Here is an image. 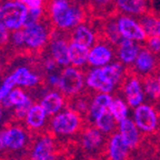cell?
<instances>
[{
	"label": "cell",
	"mask_w": 160,
	"mask_h": 160,
	"mask_svg": "<svg viewBox=\"0 0 160 160\" xmlns=\"http://www.w3.org/2000/svg\"><path fill=\"white\" fill-rule=\"evenodd\" d=\"M47 9L53 27L61 31L72 30L85 21V9L70 0H49Z\"/></svg>",
	"instance_id": "1"
},
{
	"label": "cell",
	"mask_w": 160,
	"mask_h": 160,
	"mask_svg": "<svg viewBox=\"0 0 160 160\" xmlns=\"http://www.w3.org/2000/svg\"><path fill=\"white\" fill-rule=\"evenodd\" d=\"M55 29L56 28L53 27L49 17L41 20L39 22L23 27L26 49L30 50L32 52L41 51L46 47V45L49 43Z\"/></svg>",
	"instance_id": "2"
},
{
	"label": "cell",
	"mask_w": 160,
	"mask_h": 160,
	"mask_svg": "<svg viewBox=\"0 0 160 160\" xmlns=\"http://www.w3.org/2000/svg\"><path fill=\"white\" fill-rule=\"evenodd\" d=\"M28 9L26 3L18 0H5L0 8V22L10 31L21 29L25 26Z\"/></svg>",
	"instance_id": "3"
},
{
	"label": "cell",
	"mask_w": 160,
	"mask_h": 160,
	"mask_svg": "<svg viewBox=\"0 0 160 160\" xmlns=\"http://www.w3.org/2000/svg\"><path fill=\"white\" fill-rule=\"evenodd\" d=\"M81 127V117L72 109L61 110L57 115L52 116L49 122L50 131L53 135L67 136L75 135Z\"/></svg>",
	"instance_id": "4"
},
{
	"label": "cell",
	"mask_w": 160,
	"mask_h": 160,
	"mask_svg": "<svg viewBox=\"0 0 160 160\" xmlns=\"http://www.w3.org/2000/svg\"><path fill=\"white\" fill-rule=\"evenodd\" d=\"M86 83V78L83 72L75 66L63 67L60 72V81L58 90L61 91L66 97L72 98L78 96Z\"/></svg>",
	"instance_id": "5"
},
{
	"label": "cell",
	"mask_w": 160,
	"mask_h": 160,
	"mask_svg": "<svg viewBox=\"0 0 160 160\" xmlns=\"http://www.w3.org/2000/svg\"><path fill=\"white\" fill-rule=\"evenodd\" d=\"M3 138L5 149L10 151H20L28 147L30 142L29 130L19 125L10 126L0 131Z\"/></svg>",
	"instance_id": "6"
},
{
	"label": "cell",
	"mask_w": 160,
	"mask_h": 160,
	"mask_svg": "<svg viewBox=\"0 0 160 160\" xmlns=\"http://www.w3.org/2000/svg\"><path fill=\"white\" fill-rule=\"evenodd\" d=\"M29 160H57L53 138L47 133H40L30 148Z\"/></svg>",
	"instance_id": "7"
},
{
	"label": "cell",
	"mask_w": 160,
	"mask_h": 160,
	"mask_svg": "<svg viewBox=\"0 0 160 160\" xmlns=\"http://www.w3.org/2000/svg\"><path fill=\"white\" fill-rule=\"evenodd\" d=\"M117 23L120 35L122 36V38L131 39L133 41H139V42L147 40L148 35L143 27L132 17H129L127 15L120 16L117 19Z\"/></svg>",
	"instance_id": "8"
},
{
	"label": "cell",
	"mask_w": 160,
	"mask_h": 160,
	"mask_svg": "<svg viewBox=\"0 0 160 160\" xmlns=\"http://www.w3.org/2000/svg\"><path fill=\"white\" fill-rule=\"evenodd\" d=\"M70 39H66L62 36H57V30H53L51 39L49 41V53L57 61L60 67H67L70 65L69 58Z\"/></svg>",
	"instance_id": "9"
},
{
	"label": "cell",
	"mask_w": 160,
	"mask_h": 160,
	"mask_svg": "<svg viewBox=\"0 0 160 160\" xmlns=\"http://www.w3.org/2000/svg\"><path fill=\"white\" fill-rule=\"evenodd\" d=\"M112 45L105 40H98L92 47L90 48L88 63L91 67H103L111 62L113 58Z\"/></svg>",
	"instance_id": "10"
},
{
	"label": "cell",
	"mask_w": 160,
	"mask_h": 160,
	"mask_svg": "<svg viewBox=\"0 0 160 160\" xmlns=\"http://www.w3.org/2000/svg\"><path fill=\"white\" fill-rule=\"evenodd\" d=\"M135 122L137 127L145 132L153 131L158 123L157 113L152 107L141 103L135 109Z\"/></svg>",
	"instance_id": "11"
},
{
	"label": "cell",
	"mask_w": 160,
	"mask_h": 160,
	"mask_svg": "<svg viewBox=\"0 0 160 160\" xmlns=\"http://www.w3.org/2000/svg\"><path fill=\"white\" fill-rule=\"evenodd\" d=\"M48 117L46 110L40 103H32L25 118V126L29 131L39 132L46 127L48 121Z\"/></svg>",
	"instance_id": "12"
},
{
	"label": "cell",
	"mask_w": 160,
	"mask_h": 160,
	"mask_svg": "<svg viewBox=\"0 0 160 160\" xmlns=\"http://www.w3.org/2000/svg\"><path fill=\"white\" fill-rule=\"evenodd\" d=\"M39 103L43 107L49 117L57 115L63 109L66 105V96L61 91L51 90L41 97Z\"/></svg>",
	"instance_id": "13"
},
{
	"label": "cell",
	"mask_w": 160,
	"mask_h": 160,
	"mask_svg": "<svg viewBox=\"0 0 160 160\" xmlns=\"http://www.w3.org/2000/svg\"><path fill=\"white\" fill-rule=\"evenodd\" d=\"M86 85L90 89L99 92L110 93L115 89L116 86L106 80L101 72V67H93L86 76Z\"/></svg>",
	"instance_id": "14"
},
{
	"label": "cell",
	"mask_w": 160,
	"mask_h": 160,
	"mask_svg": "<svg viewBox=\"0 0 160 160\" xmlns=\"http://www.w3.org/2000/svg\"><path fill=\"white\" fill-rule=\"evenodd\" d=\"M70 40L87 48H91L96 43V40L98 41V36L92 30V28L89 27L87 23L81 22L71 30Z\"/></svg>",
	"instance_id": "15"
},
{
	"label": "cell",
	"mask_w": 160,
	"mask_h": 160,
	"mask_svg": "<svg viewBox=\"0 0 160 160\" xmlns=\"http://www.w3.org/2000/svg\"><path fill=\"white\" fill-rule=\"evenodd\" d=\"M16 81L17 87L21 88H35L41 81V78L35 71L30 70L26 66H20L13 70L11 73Z\"/></svg>",
	"instance_id": "16"
},
{
	"label": "cell",
	"mask_w": 160,
	"mask_h": 160,
	"mask_svg": "<svg viewBox=\"0 0 160 160\" xmlns=\"http://www.w3.org/2000/svg\"><path fill=\"white\" fill-rule=\"evenodd\" d=\"M117 47L120 62L125 63V65H130V63L135 62L136 58L141 49L137 41L127 39V38H122Z\"/></svg>",
	"instance_id": "17"
},
{
	"label": "cell",
	"mask_w": 160,
	"mask_h": 160,
	"mask_svg": "<svg viewBox=\"0 0 160 160\" xmlns=\"http://www.w3.org/2000/svg\"><path fill=\"white\" fill-rule=\"evenodd\" d=\"M156 67V53L147 47H142L140 49L137 58L135 60V68L139 73L147 75L151 72Z\"/></svg>",
	"instance_id": "18"
},
{
	"label": "cell",
	"mask_w": 160,
	"mask_h": 160,
	"mask_svg": "<svg viewBox=\"0 0 160 160\" xmlns=\"http://www.w3.org/2000/svg\"><path fill=\"white\" fill-rule=\"evenodd\" d=\"M139 128L137 127L135 121L130 119H125L119 122V133L126 145L129 147V149L136 147L139 141Z\"/></svg>",
	"instance_id": "19"
},
{
	"label": "cell",
	"mask_w": 160,
	"mask_h": 160,
	"mask_svg": "<svg viewBox=\"0 0 160 160\" xmlns=\"http://www.w3.org/2000/svg\"><path fill=\"white\" fill-rule=\"evenodd\" d=\"M125 93L128 103L131 107H138L143 101V90L140 81L136 77H131L125 85Z\"/></svg>",
	"instance_id": "20"
},
{
	"label": "cell",
	"mask_w": 160,
	"mask_h": 160,
	"mask_svg": "<svg viewBox=\"0 0 160 160\" xmlns=\"http://www.w3.org/2000/svg\"><path fill=\"white\" fill-rule=\"evenodd\" d=\"M90 48L77 43L70 40L69 42V58L70 65L77 68H82L86 63H88Z\"/></svg>",
	"instance_id": "21"
},
{
	"label": "cell",
	"mask_w": 160,
	"mask_h": 160,
	"mask_svg": "<svg viewBox=\"0 0 160 160\" xmlns=\"http://www.w3.org/2000/svg\"><path fill=\"white\" fill-rule=\"evenodd\" d=\"M113 98L109 95V93L100 92L97 96H95V98L92 99V101L90 102V108H89V117L90 119L95 120L98 116H100L102 112L107 111L109 109V106L112 101Z\"/></svg>",
	"instance_id": "22"
},
{
	"label": "cell",
	"mask_w": 160,
	"mask_h": 160,
	"mask_svg": "<svg viewBox=\"0 0 160 160\" xmlns=\"http://www.w3.org/2000/svg\"><path fill=\"white\" fill-rule=\"evenodd\" d=\"M102 143V135L98 128H88L81 135V145L87 151H95Z\"/></svg>",
	"instance_id": "23"
},
{
	"label": "cell",
	"mask_w": 160,
	"mask_h": 160,
	"mask_svg": "<svg viewBox=\"0 0 160 160\" xmlns=\"http://www.w3.org/2000/svg\"><path fill=\"white\" fill-rule=\"evenodd\" d=\"M128 149L129 147L126 145L120 133L112 136V138L110 139L108 151L111 160H125L128 155Z\"/></svg>",
	"instance_id": "24"
},
{
	"label": "cell",
	"mask_w": 160,
	"mask_h": 160,
	"mask_svg": "<svg viewBox=\"0 0 160 160\" xmlns=\"http://www.w3.org/2000/svg\"><path fill=\"white\" fill-rule=\"evenodd\" d=\"M116 5L118 9L128 15L142 16L147 12L146 0H116Z\"/></svg>",
	"instance_id": "25"
},
{
	"label": "cell",
	"mask_w": 160,
	"mask_h": 160,
	"mask_svg": "<svg viewBox=\"0 0 160 160\" xmlns=\"http://www.w3.org/2000/svg\"><path fill=\"white\" fill-rule=\"evenodd\" d=\"M30 100H32L29 97L27 92H25L21 87H17L13 88L11 90V92L8 95L7 98L1 101V105L5 109H11V108L18 107L20 105H23V103L28 102Z\"/></svg>",
	"instance_id": "26"
},
{
	"label": "cell",
	"mask_w": 160,
	"mask_h": 160,
	"mask_svg": "<svg viewBox=\"0 0 160 160\" xmlns=\"http://www.w3.org/2000/svg\"><path fill=\"white\" fill-rule=\"evenodd\" d=\"M123 71L125 70L122 67V62H118V61L117 62H110L101 67V72H102L103 77L106 78V80L115 86L122 78Z\"/></svg>",
	"instance_id": "27"
},
{
	"label": "cell",
	"mask_w": 160,
	"mask_h": 160,
	"mask_svg": "<svg viewBox=\"0 0 160 160\" xmlns=\"http://www.w3.org/2000/svg\"><path fill=\"white\" fill-rule=\"evenodd\" d=\"M140 23L148 37H160V18L146 12L140 18Z\"/></svg>",
	"instance_id": "28"
},
{
	"label": "cell",
	"mask_w": 160,
	"mask_h": 160,
	"mask_svg": "<svg viewBox=\"0 0 160 160\" xmlns=\"http://www.w3.org/2000/svg\"><path fill=\"white\" fill-rule=\"evenodd\" d=\"M93 122H95L96 127H97L101 132L108 133L113 129V127H115L116 119H115V117L111 115L109 109H108L107 111H105V112H102L100 116H98V117L93 120Z\"/></svg>",
	"instance_id": "29"
},
{
	"label": "cell",
	"mask_w": 160,
	"mask_h": 160,
	"mask_svg": "<svg viewBox=\"0 0 160 160\" xmlns=\"http://www.w3.org/2000/svg\"><path fill=\"white\" fill-rule=\"evenodd\" d=\"M109 111L115 117L116 121H118V122L128 118L127 105L121 99H119V98L112 99V101H111V103L109 106Z\"/></svg>",
	"instance_id": "30"
},
{
	"label": "cell",
	"mask_w": 160,
	"mask_h": 160,
	"mask_svg": "<svg viewBox=\"0 0 160 160\" xmlns=\"http://www.w3.org/2000/svg\"><path fill=\"white\" fill-rule=\"evenodd\" d=\"M49 17L48 15V9L47 7L42 8H29L28 9L27 17H26L25 26L23 27H27V26L33 25L36 22H39L41 20L46 19V18Z\"/></svg>",
	"instance_id": "31"
},
{
	"label": "cell",
	"mask_w": 160,
	"mask_h": 160,
	"mask_svg": "<svg viewBox=\"0 0 160 160\" xmlns=\"http://www.w3.org/2000/svg\"><path fill=\"white\" fill-rule=\"evenodd\" d=\"M143 89L147 96L151 97L152 99H159L160 98V85L158 79L155 77H147L143 80Z\"/></svg>",
	"instance_id": "32"
},
{
	"label": "cell",
	"mask_w": 160,
	"mask_h": 160,
	"mask_svg": "<svg viewBox=\"0 0 160 160\" xmlns=\"http://www.w3.org/2000/svg\"><path fill=\"white\" fill-rule=\"evenodd\" d=\"M71 99H72V101H71V108L70 109H72L73 111L78 112L79 115H83V113H87L89 111L90 103L87 98L75 96Z\"/></svg>",
	"instance_id": "33"
},
{
	"label": "cell",
	"mask_w": 160,
	"mask_h": 160,
	"mask_svg": "<svg viewBox=\"0 0 160 160\" xmlns=\"http://www.w3.org/2000/svg\"><path fill=\"white\" fill-rule=\"evenodd\" d=\"M16 81L13 79L12 75H9L3 79L2 83L0 85V102L2 101L5 98L8 97L10 92H11V90L16 87Z\"/></svg>",
	"instance_id": "34"
},
{
	"label": "cell",
	"mask_w": 160,
	"mask_h": 160,
	"mask_svg": "<svg viewBox=\"0 0 160 160\" xmlns=\"http://www.w3.org/2000/svg\"><path fill=\"white\" fill-rule=\"evenodd\" d=\"M10 43L17 49H26V39H25V32H23V28L17 29L11 31L10 36Z\"/></svg>",
	"instance_id": "35"
},
{
	"label": "cell",
	"mask_w": 160,
	"mask_h": 160,
	"mask_svg": "<svg viewBox=\"0 0 160 160\" xmlns=\"http://www.w3.org/2000/svg\"><path fill=\"white\" fill-rule=\"evenodd\" d=\"M32 100H30L28 102L23 103V105H20L18 107L13 108V115H15V118L17 120H25L26 116H27L28 111H29L30 107L32 106Z\"/></svg>",
	"instance_id": "36"
},
{
	"label": "cell",
	"mask_w": 160,
	"mask_h": 160,
	"mask_svg": "<svg viewBox=\"0 0 160 160\" xmlns=\"http://www.w3.org/2000/svg\"><path fill=\"white\" fill-rule=\"evenodd\" d=\"M112 0H91V7L95 11H111Z\"/></svg>",
	"instance_id": "37"
},
{
	"label": "cell",
	"mask_w": 160,
	"mask_h": 160,
	"mask_svg": "<svg viewBox=\"0 0 160 160\" xmlns=\"http://www.w3.org/2000/svg\"><path fill=\"white\" fill-rule=\"evenodd\" d=\"M146 47L153 53H160V37H148L146 40Z\"/></svg>",
	"instance_id": "38"
},
{
	"label": "cell",
	"mask_w": 160,
	"mask_h": 160,
	"mask_svg": "<svg viewBox=\"0 0 160 160\" xmlns=\"http://www.w3.org/2000/svg\"><path fill=\"white\" fill-rule=\"evenodd\" d=\"M10 30L3 23L0 22V47H5L10 42Z\"/></svg>",
	"instance_id": "39"
},
{
	"label": "cell",
	"mask_w": 160,
	"mask_h": 160,
	"mask_svg": "<svg viewBox=\"0 0 160 160\" xmlns=\"http://www.w3.org/2000/svg\"><path fill=\"white\" fill-rule=\"evenodd\" d=\"M58 63H57V61H56L55 59H53L51 56H48V57H46L45 59H43V61H42V67H43V69L47 71L48 73H50V72H55L56 70H57V68H58Z\"/></svg>",
	"instance_id": "40"
},
{
	"label": "cell",
	"mask_w": 160,
	"mask_h": 160,
	"mask_svg": "<svg viewBox=\"0 0 160 160\" xmlns=\"http://www.w3.org/2000/svg\"><path fill=\"white\" fill-rule=\"evenodd\" d=\"M59 81H60V72H50L47 77V82L50 87L52 88H58L59 86Z\"/></svg>",
	"instance_id": "41"
},
{
	"label": "cell",
	"mask_w": 160,
	"mask_h": 160,
	"mask_svg": "<svg viewBox=\"0 0 160 160\" xmlns=\"http://www.w3.org/2000/svg\"><path fill=\"white\" fill-rule=\"evenodd\" d=\"M2 150H6L5 149V143H3V138L0 133V151H2Z\"/></svg>",
	"instance_id": "42"
},
{
	"label": "cell",
	"mask_w": 160,
	"mask_h": 160,
	"mask_svg": "<svg viewBox=\"0 0 160 160\" xmlns=\"http://www.w3.org/2000/svg\"><path fill=\"white\" fill-rule=\"evenodd\" d=\"M2 110H3V107H2V105H1V102H0V120L2 118Z\"/></svg>",
	"instance_id": "43"
},
{
	"label": "cell",
	"mask_w": 160,
	"mask_h": 160,
	"mask_svg": "<svg viewBox=\"0 0 160 160\" xmlns=\"http://www.w3.org/2000/svg\"><path fill=\"white\" fill-rule=\"evenodd\" d=\"M15 160H29V159H26V158H17Z\"/></svg>",
	"instance_id": "44"
},
{
	"label": "cell",
	"mask_w": 160,
	"mask_h": 160,
	"mask_svg": "<svg viewBox=\"0 0 160 160\" xmlns=\"http://www.w3.org/2000/svg\"><path fill=\"white\" fill-rule=\"evenodd\" d=\"M18 1H20V2H23V3H27L28 0H18Z\"/></svg>",
	"instance_id": "45"
},
{
	"label": "cell",
	"mask_w": 160,
	"mask_h": 160,
	"mask_svg": "<svg viewBox=\"0 0 160 160\" xmlns=\"http://www.w3.org/2000/svg\"><path fill=\"white\" fill-rule=\"evenodd\" d=\"M157 79H158V82H159V85H160V73H159V75H158Z\"/></svg>",
	"instance_id": "46"
},
{
	"label": "cell",
	"mask_w": 160,
	"mask_h": 160,
	"mask_svg": "<svg viewBox=\"0 0 160 160\" xmlns=\"http://www.w3.org/2000/svg\"><path fill=\"white\" fill-rule=\"evenodd\" d=\"M1 5H2V1H1V0H0V8H1Z\"/></svg>",
	"instance_id": "47"
},
{
	"label": "cell",
	"mask_w": 160,
	"mask_h": 160,
	"mask_svg": "<svg viewBox=\"0 0 160 160\" xmlns=\"http://www.w3.org/2000/svg\"><path fill=\"white\" fill-rule=\"evenodd\" d=\"M0 71H1V65H0Z\"/></svg>",
	"instance_id": "48"
}]
</instances>
